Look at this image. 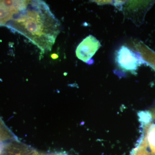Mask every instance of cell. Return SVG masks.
<instances>
[{
    "label": "cell",
    "mask_w": 155,
    "mask_h": 155,
    "mask_svg": "<svg viewBox=\"0 0 155 155\" xmlns=\"http://www.w3.org/2000/svg\"><path fill=\"white\" fill-rule=\"evenodd\" d=\"M5 26L28 38L41 54L51 50L61 28L59 20L42 1H28Z\"/></svg>",
    "instance_id": "obj_1"
},
{
    "label": "cell",
    "mask_w": 155,
    "mask_h": 155,
    "mask_svg": "<svg viewBox=\"0 0 155 155\" xmlns=\"http://www.w3.org/2000/svg\"><path fill=\"white\" fill-rule=\"evenodd\" d=\"M28 1H0V26H5L16 14L27 5Z\"/></svg>",
    "instance_id": "obj_3"
},
{
    "label": "cell",
    "mask_w": 155,
    "mask_h": 155,
    "mask_svg": "<svg viewBox=\"0 0 155 155\" xmlns=\"http://www.w3.org/2000/svg\"><path fill=\"white\" fill-rule=\"evenodd\" d=\"M151 119V116L149 113H142L141 114V119L142 121L144 122V123H147V122H149Z\"/></svg>",
    "instance_id": "obj_7"
},
{
    "label": "cell",
    "mask_w": 155,
    "mask_h": 155,
    "mask_svg": "<svg viewBox=\"0 0 155 155\" xmlns=\"http://www.w3.org/2000/svg\"><path fill=\"white\" fill-rule=\"evenodd\" d=\"M116 60L117 65L125 71L134 72L142 64L138 56L125 46L117 51Z\"/></svg>",
    "instance_id": "obj_2"
},
{
    "label": "cell",
    "mask_w": 155,
    "mask_h": 155,
    "mask_svg": "<svg viewBox=\"0 0 155 155\" xmlns=\"http://www.w3.org/2000/svg\"><path fill=\"white\" fill-rule=\"evenodd\" d=\"M5 147L2 150L0 151V155H9L5 150Z\"/></svg>",
    "instance_id": "obj_8"
},
{
    "label": "cell",
    "mask_w": 155,
    "mask_h": 155,
    "mask_svg": "<svg viewBox=\"0 0 155 155\" xmlns=\"http://www.w3.org/2000/svg\"><path fill=\"white\" fill-rule=\"evenodd\" d=\"M148 140L151 148L153 152L155 153V127L150 130L148 135Z\"/></svg>",
    "instance_id": "obj_6"
},
{
    "label": "cell",
    "mask_w": 155,
    "mask_h": 155,
    "mask_svg": "<svg viewBox=\"0 0 155 155\" xmlns=\"http://www.w3.org/2000/svg\"><path fill=\"white\" fill-rule=\"evenodd\" d=\"M101 46L100 41L95 37L89 35L78 46L75 51L76 55L81 61L87 63Z\"/></svg>",
    "instance_id": "obj_4"
},
{
    "label": "cell",
    "mask_w": 155,
    "mask_h": 155,
    "mask_svg": "<svg viewBox=\"0 0 155 155\" xmlns=\"http://www.w3.org/2000/svg\"><path fill=\"white\" fill-rule=\"evenodd\" d=\"M135 47L141 55L143 60L145 61L155 71V52L141 42L136 44Z\"/></svg>",
    "instance_id": "obj_5"
}]
</instances>
